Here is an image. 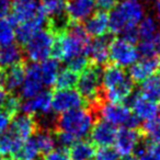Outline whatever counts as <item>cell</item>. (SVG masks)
Returning <instances> with one entry per match:
<instances>
[{
  "label": "cell",
  "mask_w": 160,
  "mask_h": 160,
  "mask_svg": "<svg viewBox=\"0 0 160 160\" xmlns=\"http://www.w3.org/2000/svg\"><path fill=\"white\" fill-rule=\"evenodd\" d=\"M101 77L102 70L100 69V66L91 64L81 72L77 82L78 92L85 100V103H88V108L92 110L96 115L100 105L104 102Z\"/></svg>",
  "instance_id": "5b68a950"
},
{
  "label": "cell",
  "mask_w": 160,
  "mask_h": 160,
  "mask_svg": "<svg viewBox=\"0 0 160 160\" xmlns=\"http://www.w3.org/2000/svg\"><path fill=\"white\" fill-rule=\"evenodd\" d=\"M137 51L142 57L160 58V34H157L150 38L142 40L138 45Z\"/></svg>",
  "instance_id": "4dcf8cb0"
},
{
  "label": "cell",
  "mask_w": 160,
  "mask_h": 160,
  "mask_svg": "<svg viewBox=\"0 0 160 160\" xmlns=\"http://www.w3.org/2000/svg\"><path fill=\"white\" fill-rule=\"evenodd\" d=\"M139 58V53L133 44L121 38H113L109 46V59L121 68L131 67Z\"/></svg>",
  "instance_id": "ba28073f"
},
{
  "label": "cell",
  "mask_w": 160,
  "mask_h": 160,
  "mask_svg": "<svg viewBox=\"0 0 160 160\" xmlns=\"http://www.w3.org/2000/svg\"><path fill=\"white\" fill-rule=\"evenodd\" d=\"M89 35L80 23H70L68 29L55 36L52 56L55 59L68 62L75 57L86 55Z\"/></svg>",
  "instance_id": "6da1fadb"
},
{
  "label": "cell",
  "mask_w": 160,
  "mask_h": 160,
  "mask_svg": "<svg viewBox=\"0 0 160 160\" xmlns=\"http://www.w3.org/2000/svg\"><path fill=\"white\" fill-rule=\"evenodd\" d=\"M159 77H160V75H159Z\"/></svg>",
  "instance_id": "7dc6e473"
},
{
  "label": "cell",
  "mask_w": 160,
  "mask_h": 160,
  "mask_svg": "<svg viewBox=\"0 0 160 160\" xmlns=\"http://www.w3.org/2000/svg\"><path fill=\"white\" fill-rule=\"evenodd\" d=\"M40 70L44 86L52 87L55 85L56 78L59 72V62L55 58H47L41 62Z\"/></svg>",
  "instance_id": "484cf974"
},
{
  "label": "cell",
  "mask_w": 160,
  "mask_h": 160,
  "mask_svg": "<svg viewBox=\"0 0 160 160\" xmlns=\"http://www.w3.org/2000/svg\"><path fill=\"white\" fill-rule=\"evenodd\" d=\"M160 69L159 57H142L131 66L128 76L134 82L142 83Z\"/></svg>",
  "instance_id": "e0dca14e"
},
{
  "label": "cell",
  "mask_w": 160,
  "mask_h": 160,
  "mask_svg": "<svg viewBox=\"0 0 160 160\" xmlns=\"http://www.w3.org/2000/svg\"><path fill=\"white\" fill-rule=\"evenodd\" d=\"M103 99L112 103H123L132 96L134 81L126 71L115 65L104 68L101 77Z\"/></svg>",
  "instance_id": "7a4b0ae2"
},
{
  "label": "cell",
  "mask_w": 160,
  "mask_h": 160,
  "mask_svg": "<svg viewBox=\"0 0 160 160\" xmlns=\"http://www.w3.org/2000/svg\"><path fill=\"white\" fill-rule=\"evenodd\" d=\"M67 66L70 70L75 71V72L79 73L82 72L88 66H89V59H88L87 55H81L75 57L72 59L67 62Z\"/></svg>",
  "instance_id": "d590c367"
},
{
  "label": "cell",
  "mask_w": 160,
  "mask_h": 160,
  "mask_svg": "<svg viewBox=\"0 0 160 160\" xmlns=\"http://www.w3.org/2000/svg\"><path fill=\"white\" fill-rule=\"evenodd\" d=\"M43 87H44V83L41 76L40 65H38V62H32L30 66L27 67L24 81L19 91L21 98L28 100L42 91Z\"/></svg>",
  "instance_id": "4fadbf2b"
},
{
  "label": "cell",
  "mask_w": 160,
  "mask_h": 160,
  "mask_svg": "<svg viewBox=\"0 0 160 160\" xmlns=\"http://www.w3.org/2000/svg\"><path fill=\"white\" fill-rule=\"evenodd\" d=\"M97 115L114 126H123L129 128H136L139 121L133 114L131 109L123 103H105V101L98 109Z\"/></svg>",
  "instance_id": "52a82bcc"
},
{
  "label": "cell",
  "mask_w": 160,
  "mask_h": 160,
  "mask_svg": "<svg viewBox=\"0 0 160 160\" xmlns=\"http://www.w3.org/2000/svg\"><path fill=\"white\" fill-rule=\"evenodd\" d=\"M2 111H5L10 118H14L18 115L19 111L21 110V102L20 99L17 96H13V93H8V97L6 99L5 103L2 105Z\"/></svg>",
  "instance_id": "e575fe53"
},
{
  "label": "cell",
  "mask_w": 160,
  "mask_h": 160,
  "mask_svg": "<svg viewBox=\"0 0 160 160\" xmlns=\"http://www.w3.org/2000/svg\"><path fill=\"white\" fill-rule=\"evenodd\" d=\"M55 36L48 28L38 31L24 45V56L32 62L46 60L52 55Z\"/></svg>",
  "instance_id": "8992f818"
},
{
  "label": "cell",
  "mask_w": 160,
  "mask_h": 160,
  "mask_svg": "<svg viewBox=\"0 0 160 160\" xmlns=\"http://www.w3.org/2000/svg\"><path fill=\"white\" fill-rule=\"evenodd\" d=\"M145 17V9L136 0H124L111 10L109 30L113 34H122L126 30L137 28Z\"/></svg>",
  "instance_id": "277c9868"
},
{
  "label": "cell",
  "mask_w": 160,
  "mask_h": 160,
  "mask_svg": "<svg viewBox=\"0 0 160 160\" xmlns=\"http://www.w3.org/2000/svg\"><path fill=\"white\" fill-rule=\"evenodd\" d=\"M25 70L27 67L24 66V62L6 69L2 78L3 89L9 93L20 91L21 86L24 81Z\"/></svg>",
  "instance_id": "ffe728a7"
},
{
  "label": "cell",
  "mask_w": 160,
  "mask_h": 160,
  "mask_svg": "<svg viewBox=\"0 0 160 160\" xmlns=\"http://www.w3.org/2000/svg\"><path fill=\"white\" fill-rule=\"evenodd\" d=\"M118 153L111 147H101L94 153L93 160H118Z\"/></svg>",
  "instance_id": "8d00e7d4"
},
{
  "label": "cell",
  "mask_w": 160,
  "mask_h": 160,
  "mask_svg": "<svg viewBox=\"0 0 160 160\" xmlns=\"http://www.w3.org/2000/svg\"><path fill=\"white\" fill-rule=\"evenodd\" d=\"M140 93L152 102H160V77L153 75L142 82Z\"/></svg>",
  "instance_id": "4316f807"
},
{
  "label": "cell",
  "mask_w": 160,
  "mask_h": 160,
  "mask_svg": "<svg viewBox=\"0 0 160 160\" xmlns=\"http://www.w3.org/2000/svg\"><path fill=\"white\" fill-rule=\"evenodd\" d=\"M112 40H113L112 36L105 34V35L90 41L87 46L86 55L88 59L92 62V65L102 66L107 64L109 60V46Z\"/></svg>",
  "instance_id": "9a60e30c"
},
{
  "label": "cell",
  "mask_w": 160,
  "mask_h": 160,
  "mask_svg": "<svg viewBox=\"0 0 160 160\" xmlns=\"http://www.w3.org/2000/svg\"><path fill=\"white\" fill-rule=\"evenodd\" d=\"M118 160H139V158L137 157V156H125V157H123L122 159H118Z\"/></svg>",
  "instance_id": "ee69618b"
},
{
  "label": "cell",
  "mask_w": 160,
  "mask_h": 160,
  "mask_svg": "<svg viewBox=\"0 0 160 160\" xmlns=\"http://www.w3.org/2000/svg\"><path fill=\"white\" fill-rule=\"evenodd\" d=\"M22 144V140L17 138L13 134L5 132L0 135V156H13Z\"/></svg>",
  "instance_id": "f546056e"
},
{
  "label": "cell",
  "mask_w": 160,
  "mask_h": 160,
  "mask_svg": "<svg viewBox=\"0 0 160 160\" xmlns=\"http://www.w3.org/2000/svg\"><path fill=\"white\" fill-rule=\"evenodd\" d=\"M115 126L105 121H99L93 125L91 132L92 144L100 147H110L114 144L116 137Z\"/></svg>",
  "instance_id": "d6986e66"
},
{
  "label": "cell",
  "mask_w": 160,
  "mask_h": 160,
  "mask_svg": "<svg viewBox=\"0 0 160 160\" xmlns=\"http://www.w3.org/2000/svg\"><path fill=\"white\" fill-rule=\"evenodd\" d=\"M0 160H14V159L9 157V156H0Z\"/></svg>",
  "instance_id": "f6af8a7d"
},
{
  "label": "cell",
  "mask_w": 160,
  "mask_h": 160,
  "mask_svg": "<svg viewBox=\"0 0 160 160\" xmlns=\"http://www.w3.org/2000/svg\"><path fill=\"white\" fill-rule=\"evenodd\" d=\"M140 137H142V133L136 128L122 127L116 133V137L113 144L115 146L116 152L123 157L131 156L138 148Z\"/></svg>",
  "instance_id": "8fae6325"
},
{
  "label": "cell",
  "mask_w": 160,
  "mask_h": 160,
  "mask_svg": "<svg viewBox=\"0 0 160 160\" xmlns=\"http://www.w3.org/2000/svg\"><path fill=\"white\" fill-rule=\"evenodd\" d=\"M98 116L92 110L75 109L62 113L54 120L53 129L55 132H64L76 139L86 137L89 135L93 125L96 124Z\"/></svg>",
  "instance_id": "3957f363"
},
{
  "label": "cell",
  "mask_w": 160,
  "mask_h": 160,
  "mask_svg": "<svg viewBox=\"0 0 160 160\" xmlns=\"http://www.w3.org/2000/svg\"><path fill=\"white\" fill-rule=\"evenodd\" d=\"M136 1H137V0H136Z\"/></svg>",
  "instance_id": "c3c4849f"
},
{
  "label": "cell",
  "mask_w": 160,
  "mask_h": 160,
  "mask_svg": "<svg viewBox=\"0 0 160 160\" xmlns=\"http://www.w3.org/2000/svg\"><path fill=\"white\" fill-rule=\"evenodd\" d=\"M23 113L36 118L48 116L52 111V93L49 91H41L32 98L25 100L21 104Z\"/></svg>",
  "instance_id": "30bf717a"
},
{
  "label": "cell",
  "mask_w": 160,
  "mask_h": 160,
  "mask_svg": "<svg viewBox=\"0 0 160 160\" xmlns=\"http://www.w3.org/2000/svg\"><path fill=\"white\" fill-rule=\"evenodd\" d=\"M79 75L75 71L70 70L69 68L59 70L58 76L56 78L55 87L57 90H67L72 89L75 86H77Z\"/></svg>",
  "instance_id": "1f68e13d"
},
{
  "label": "cell",
  "mask_w": 160,
  "mask_h": 160,
  "mask_svg": "<svg viewBox=\"0 0 160 160\" xmlns=\"http://www.w3.org/2000/svg\"><path fill=\"white\" fill-rule=\"evenodd\" d=\"M2 78H3V71L1 70V68H0V85L2 83Z\"/></svg>",
  "instance_id": "bcb514c9"
},
{
  "label": "cell",
  "mask_w": 160,
  "mask_h": 160,
  "mask_svg": "<svg viewBox=\"0 0 160 160\" xmlns=\"http://www.w3.org/2000/svg\"><path fill=\"white\" fill-rule=\"evenodd\" d=\"M11 9V0H0V19L6 18V17L9 16Z\"/></svg>",
  "instance_id": "60d3db41"
},
{
  "label": "cell",
  "mask_w": 160,
  "mask_h": 160,
  "mask_svg": "<svg viewBox=\"0 0 160 160\" xmlns=\"http://www.w3.org/2000/svg\"><path fill=\"white\" fill-rule=\"evenodd\" d=\"M45 25H47V19L45 14L43 13L42 9H40V11L34 17H32L29 20L20 22L17 25L16 38L21 45L24 46L32 36L35 35L38 31L44 29Z\"/></svg>",
  "instance_id": "7c38bea8"
},
{
  "label": "cell",
  "mask_w": 160,
  "mask_h": 160,
  "mask_svg": "<svg viewBox=\"0 0 160 160\" xmlns=\"http://www.w3.org/2000/svg\"><path fill=\"white\" fill-rule=\"evenodd\" d=\"M155 13L157 20L160 22V0H156L155 1Z\"/></svg>",
  "instance_id": "7bdbcfd3"
},
{
  "label": "cell",
  "mask_w": 160,
  "mask_h": 160,
  "mask_svg": "<svg viewBox=\"0 0 160 160\" xmlns=\"http://www.w3.org/2000/svg\"><path fill=\"white\" fill-rule=\"evenodd\" d=\"M34 140H35L38 148L40 150L41 155H46V153L51 152L54 150L56 147V139L55 136H53L51 129L48 128H43V127H38L36 133L33 136Z\"/></svg>",
  "instance_id": "d4e9b609"
},
{
  "label": "cell",
  "mask_w": 160,
  "mask_h": 160,
  "mask_svg": "<svg viewBox=\"0 0 160 160\" xmlns=\"http://www.w3.org/2000/svg\"><path fill=\"white\" fill-rule=\"evenodd\" d=\"M38 129V123L36 118L23 113L20 114V115L14 116L13 121L10 124L9 132L11 134H13L20 140L25 142L29 138H31L32 136H34V134L36 133Z\"/></svg>",
  "instance_id": "2e32d148"
},
{
  "label": "cell",
  "mask_w": 160,
  "mask_h": 160,
  "mask_svg": "<svg viewBox=\"0 0 160 160\" xmlns=\"http://www.w3.org/2000/svg\"><path fill=\"white\" fill-rule=\"evenodd\" d=\"M158 29H159L158 22L151 16L144 17L142 20L139 22V24L137 25V32L140 40L150 38L152 36L159 34L158 33Z\"/></svg>",
  "instance_id": "836d02e7"
},
{
  "label": "cell",
  "mask_w": 160,
  "mask_h": 160,
  "mask_svg": "<svg viewBox=\"0 0 160 160\" xmlns=\"http://www.w3.org/2000/svg\"><path fill=\"white\" fill-rule=\"evenodd\" d=\"M142 135L146 137L149 142L152 144H160V116L146 121L142 124Z\"/></svg>",
  "instance_id": "d6a6232c"
},
{
  "label": "cell",
  "mask_w": 160,
  "mask_h": 160,
  "mask_svg": "<svg viewBox=\"0 0 160 160\" xmlns=\"http://www.w3.org/2000/svg\"><path fill=\"white\" fill-rule=\"evenodd\" d=\"M94 153V145L88 140H77L68 148L71 160H93Z\"/></svg>",
  "instance_id": "cb8c5ba5"
},
{
  "label": "cell",
  "mask_w": 160,
  "mask_h": 160,
  "mask_svg": "<svg viewBox=\"0 0 160 160\" xmlns=\"http://www.w3.org/2000/svg\"><path fill=\"white\" fill-rule=\"evenodd\" d=\"M93 0H67L66 12L70 23H81L93 14Z\"/></svg>",
  "instance_id": "ac0fdd59"
},
{
  "label": "cell",
  "mask_w": 160,
  "mask_h": 160,
  "mask_svg": "<svg viewBox=\"0 0 160 160\" xmlns=\"http://www.w3.org/2000/svg\"><path fill=\"white\" fill-rule=\"evenodd\" d=\"M85 30L89 36L100 38L107 34L109 30V16L107 12L98 11L86 20Z\"/></svg>",
  "instance_id": "7402d4cb"
},
{
  "label": "cell",
  "mask_w": 160,
  "mask_h": 160,
  "mask_svg": "<svg viewBox=\"0 0 160 160\" xmlns=\"http://www.w3.org/2000/svg\"><path fill=\"white\" fill-rule=\"evenodd\" d=\"M24 62V52L17 44L0 46V68L7 69Z\"/></svg>",
  "instance_id": "603a6c76"
},
{
  "label": "cell",
  "mask_w": 160,
  "mask_h": 160,
  "mask_svg": "<svg viewBox=\"0 0 160 160\" xmlns=\"http://www.w3.org/2000/svg\"><path fill=\"white\" fill-rule=\"evenodd\" d=\"M129 109L138 120H142L145 122L157 118L160 114V109L157 103L145 98L140 92L132 97Z\"/></svg>",
  "instance_id": "5bb4252c"
},
{
  "label": "cell",
  "mask_w": 160,
  "mask_h": 160,
  "mask_svg": "<svg viewBox=\"0 0 160 160\" xmlns=\"http://www.w3.org/2000/svg\"><path fill=\"white\" fill-rule=\"evenodd\" d=\"M94 3L99 11L108 12L114 9V7L118 5V0H97Z\"/></svg>",
  "instance_id": "f35d334b"
},
{
  "label": "cell",
  "mask_w": 160,
  "mask_h": 160,
  "mask_svg": "<svg viewBox=\"0 0 160 160\" xmlns=\"http://www.w3.org/2000/svg\"><path fill=\"white\" fill-rule=\"evenodd\" d=\"M10 122H11V118L6 113L5 111H0V134L5 133L10 126Z\"/></svg>",
  "instance_id": "ab89813d"
},
{
  "label": "cell",
  "mask_w": 160,
  "mask_h": 160,
  "mask_svg": "<svg viewBox=\"0 0 160 160\" xmlns=\"http://www.w3.org/2000/svg\"><path fill=\"white\" fill-rule=\"evenodd\" d=\"M12 3V18L17 22V25L20 22L29 20L34 17L41 9L38 0H11Z\"/></svg>",
  "instance_id": "44dd1931"
},
{
  "label": "cell",
  "mask_w": 160,
  "mask_h": 160,
  "mask_svg": "<svg viewBox=\"0 0 160 160\" xmlns=\"http://www.w3.org/2000/svg\"><path fill=\"white\" fill-rule=\"evenodd\" d=\"M8 93H9V92L6 91L3 88H0V108H2L3 103H5L6 99H7V97H8Z\"/></svg>",
  "instance_id": "b9f144b4"
},
{
  "label": "cell",
  "mask_w": 160,
  "mask_h": 160,
  "mask_svg": "<svg viewBox=\"0 0 160 160\" xmlns=\"http://www.w3.org/2000/svg\"><path fill=\"white\" fill-rule=\"evenodd\" d=\"M41 153L33 137L23 142L20 148L12 156L14 160H38Z\"/></svg>",
  "instance_id": "f1b7e54d"
},
{
  "label": "cell",
  "mask_w": 160,
  "mask_h": 160,
  "mask_svg": "<svg viewBox=\"0 0 160 160\" xmlns=\"http://www.w3.org/2000/svg\"><path fill=\"white\" fill-rule=\"evenodd\" d=\"M85 100L78 91L73 89L57 90L52 94V110L55 113H65L71 110L79 109L82 107Z\"/></svg>",
  "instance_id": "9c48e42d"
},
{
  "label": "cell",
  "mask_w": 160,
  "mask_h": 160,
  "mask_svg": "<svg viewBox=\"0 0 160 160\" xmlns=\"http://www.w3.org/2000/svg\"><path fill=\"white\" fill-rule=\"evenodd\" d=\"M17 22L10 17L0 19V46L13 44L16 40Z\"/></svg>",
  "instance_id": "83f0119b"
},
{
  "label": "cell",
  "mask_w": 160,
  "mask_h": 160,
  "mask_svg": "<svg viewBox=\"0 0 160 160\" xmlns=\"http://www.w3.org/2000/svg\"><path fill=\"white\" fill-rule=\"evenodd\" d=\"M45 160H71L69 155L66 152V149H54L51 152L45 155Z\"/></svg>",
  "instance_id": "74e56055"
}]
</instances>
